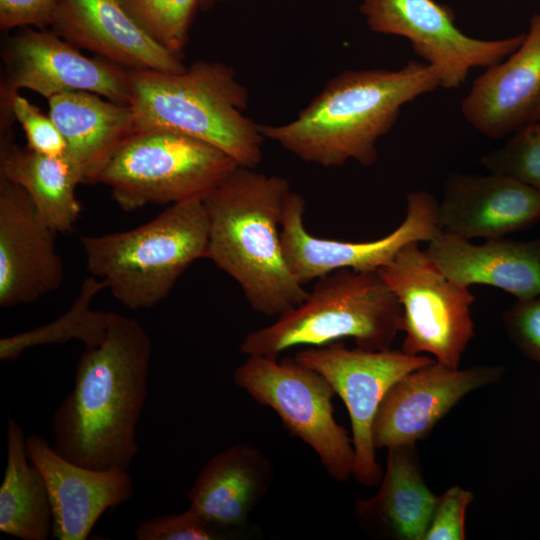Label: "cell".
<instances>
[{"mask_svg": "<svg viewBox=\"0 0 540 540\" xmlns=\"http://www.w3.org/2000/svg\"><path fill=\"white\" fill-rule=\"evenodd\" d=\"M359 12L373 32L408 39L414 53L436 70L445 89L458 88L473 68L501 62L525 38V34L473 38L456 27L448 7L434 0H362Z\"/></svg>", "mask_w": 540, "mask_h": 540, "instance_id": "obj_11", "label": "cell"}, {"mask_svg": "<svg viewBox=\"0 0 540 540\" xmlns=\"http://www.w3.org/2000/svg\"><path fill=\"white\" fill-rule=\"evenodd\" d=\"M287 179L237 166L204 199L207 259L240 286L251 308L279 316L308 291L289 270L281 243Z\"/></svg>", "mask_w": 540, "mask_h": 540, "instance_id": "obj_3", "label": "cell"}, {"mask_svg": "<svg viewBox=\"0 0 540 540\" xmlns=\"http://www.w3.org/2000/svg\"><path fill=\"white\" fill-rule=\"evenodd\" d=\"M31 462L47 485L52 509V537L86 540L103 513L133 498L128 470H96L61 456L45 438H26Z\"/></svg>", "mask_w": 540, "mask_h": 540, "instance_id": "obj_16", "label": "cell"}, {"mask_svg": "<svg viewBox=\"0 0 540 540\" xmlns=\"http://www.w3.org/2000/svg\"><path fill=\"white\" fill-rule=\"evenodd\" d=\"M152 342L136 319L109 312L105 340L85 348L74 386L52 416L54 449L78 465L128 470L148 394Z\"/></svg>", "mask_w": 540, "mask_h": 540, "instance_id": "obj_1", "label": "cell"}, {"mask_svg": "<svg viewBox=\"0 0 540 540\" xmlns=\"http://www.w3.org/2000/svg\"><path fill=\"white\" fill-rule=\"evenodd\" d=\"M378 491L354 504L355 520L375 539L424 540L438 496L425 482L416 443L387 448Z\"/></svg>", "mask_w": 540, "mask_h": 540, "instance_id": "obj_22", "label": "cell"}, {"mask_svg": "<svg viewBox=\"0 0 540 540\" xmlns=\"http://www.w3.org/2000/svg\"><path fill=\"white\" fill-rule=\"evenodd\" d=\"M294 358L320 373L344 402L352 427L353 476L362 485H378L383 473L376 460L372 427L380 404L396 381L435 359L402 349H349L337 341L302 350Z\"/></svg>", "mask_w": 540, "mask_h": 540, "instance_id": "obj_10", "label": "cell"}, {"mask_svg": "<svg viewBox=\"0 0 540 540\" xmlns=\"http://www.w3.org/2000/svg\"><path fill=\"white\" fill-rule=\"evenodd\" d=\"M55 232L26 191L0 175V306L30 304L55 290L64 265Z\"/></svg>", "mask_w": 540, "mask_h": 540, "instance_id": "obj_15", "label": "cell"}, {"mask_svg": "<svg viewBox=\"0 0 540 540\" xmlns=\"http://www.w3.org/2000/svg\"><path fill=\"white\" fill-rule=\"evenodd\" d=\"M0 175L21 186L55 233L70 232L79 220L76 188L83 183L74 161L50 156L14 143L0 152Z\"/></svg>", "mask_w": 540, "mask_h": 540, "instance_id": "obj_24", "label": "cell"}, {"mask_svg": "<svg viewBox=\"0 0 540 540\" xmlns=\"http://www.w3.org/2000/svg\"><path fill=\"white\" fill-rule=\"evenodd\" d=\"M106 288L105 283L91 275L84 279L79 294L69 310L59 318L32 329L5 336L0 339V359L15 361L27 349L64 344L78 340L85 348H94L105 340L109 312L90 307L95 296Z\"/></svg>", "mask_w": 540, "mask_h": 540, "instance_id": "obj_26", "label": "cell"}, {"mask_svg": "<svg viewBox=\"0 0 540 540\" xmlns=\"http://www.w3.org/2000/svg\"><path fill=\"white\" fill-rule=\"evenodd\" d=\"M305 207L303 196L292 191L286 201L280 232L286 264L302 285L339 269L378 271L406 244L429 242L442 232L438 202L426 190L408 194L405 218L394 231L366 242L313 236L304 226Z\"/></svg>", "mask_w": 540, "mask_h": 540, "instance_id": "obj_12", "label": "cell"}, {"mask_svg": "<svg viewBox=\"0 0 540 540\" xmlns=\"http://www.w3.org/2000/svg\"><path fill=\"white\" fill-rule=\"evenodd\" d=\"M539 120H540V103L535 109V111L533 112L530 121H539Z\"/></svg>", "mask_w": 540, "mask_h": 540, "instance_id": "obj_35", "label": "cell"}, {"mask_svg": "<svg viewBox=\"0 0 540 540\" xmlns=\"http://www.w3.org/2000/svg\"><path fill=\"white\" fill-rule=\"evenodd\" d=\"M474 494L458 485L438 496L424 540L466 539L465 516Z\"/></svg>", "mask_w": 540, "mask_h": 540, "instance_id": "obj_32", "label": "cell"}, {"mask_svg": "<svg viewBox=\"0 0 540 540\" xmlns=\"http://www.w3.org/2000/svg\"><path fill=\"white\" fill-rule=\"evenodd\" d=\"M235 535L209 523L189 508L180 514L145 519L135 528L138 540H221Z\"/></svg>", "mask_w": 540, "mask_h": 540, "instance_id": "obj_29", "label": "cell"}, {"mask_svg": "<svg viewBox=\"0 0 540 540\" xmlns=\"http://www.w3.org/2000/svg\"><path fill=\"white\" fill-rule=\"evenodd\" d=\"M1 59L0 92L28 89L49 100L66 92L87 91L130 104V70L101 57L83 55L52 29H16L2 42Z\"/></svg>", "mask_w": 540, "mask_h": 540, "instance_id": "obj_13", "label": "cell"}, {"mask_svg": "<svg viewBox=\"0 0 540 540\" xmlns=\"http://www.w3.org/2000/svg\"><path fill=\"white\" fill-rule=\"evenodd\" d=\"M540 103V12L519 48L479 75L461 101L465 120L490 139L528 123Z\"/></svg>", "mask_w": 540, "mask_h": 540, "instance_id": "obj_19", "label": "cell"}, {"mask_svg": "<svg viewBox=\"0 0 540 540\" xmlns=\"http://www.w3.org/2000/svg\"><path fill=\"white\" fill-rule=\"evenodd\" d=\"M238 165L202 140L164 129L137 130L115 152L96 183L125 211L203 200Z\"/></svg>", "mask_w": 540, "mask_h": 540, "instance_id": "obj_7", "label": "cell"}, {"mask_svg": "<svg viewBox=\"0 0 540 540\" xmlns=\"http://www.w3.org/2000/svg\"><path fill=\"white\" fill-rule=\"evenodd\" d=\"M204 0H119L125 11L160 45L181 55Z\"/></svg>", "mask_w": 540, "mask_h": 540, "instance_id": "obj_27", "label": "cell"}, {"mask_svg": "<svg viewBox=\"0 0 540 540\" xmlns=\"http://www.w3.org/2000/svg\"><path fill=\"white\" fill-rule=\"evenodd\" d=\"M480 163L490 173L509 176L540 192V120L520 127L502 147L485 153Z\"/></svg>", "mask_w": 540, "mask_h": 540, "instance_id": "obj_28", "label": "cell"}, {"mask_svg": "<svg viewBox=\"0 0 540 540\" xmlns=\"http://www.w3.org/2000/svg\"><path fill=\"white\" fill-rule=\"evenodd\" d=\"M237 0H204L201 6V11H208L219 3L232 2Z\"/></svg>", "mask_w": 540, "mask_h": 540, "instance_id": "obj_34", "label": "cell"}, {"mask_svg": "<svg viewBox=\"0 0 540 540\" xmlns=\"http://www.w3.org/2000/svg\"><path fill=\"white\" fill-rule=\"evenodd\" d=\"M443 232L471 240L493 239L540 220V192L506 175L451 173L438 202Z\"/></svg>", "mask_w": 540, "mask_h": 540, "instance_id": "obj_17", "label": "cell"}, {"mask_svg": "<svg viewBox=\"0 0 540 540\" xmlns=\"http://www.w3.org/2000/svg\"><path fill=\"white\" fill-rule=\"evenodd\" d=\"M49 116L78 166L83 183L94 184L120 146L137 131L130 105L87 91L58 94L48 100Z\"/></svg>", "mask_w": 540, "mask_h": 540, "instance_id": "obj_23", "label": "cell"}, {"mask_svg": "<svg viewBox=\"0 0 540 540\" xmlns=\"http://www.w3.org/2000/svg\"><path fill=\"white\" fill-rule=\"evenodd\" d=\"M60 0H0V29L9 32L21 27H50Z\"/></svg>", "mask_w": 540, "mask_h": 540, "instance_id": "obj_33", "label": "cell"}, {"mask_svg": "<svg viewBox=\"0 0 540 540\" xmlns=\"http://www.w3.org/2000/svg\"><path fill=\"white\" fill-rule=\"evenodd\" d=\"M402 317L400 302L378 271L339 269L316 279L307 297L274 323L250 332L240 351L277 359L292 347L347 337L363 350H388Z\"/></svg>", "mask_w": 540, "mask_h": 540, "instance_id": "obj_6", "label": "cell"}, {"mask_svg": "<svg viewBox=\"0 0 540 540\" xmlns=\"http://www.w3.org/2000/svg\"><path fill=\"white\" fill-rule=\"evenodd\" d=\"M425 252L448 278L468 287L488 285L517 299L540 295V238L500 237L473 244L442 231L428 242Z\"/></svg>", "mask_w": 540, "mask_h": 540, "instance_id": "obj_20", "label": "cell"}, {"mask_svg": "<svg viewBox=\"0 0 540 540\" xmlns=\"http://www.w3.org/2000/svg\"><path fill=\"white\" fill-rule=\"evenodd\" d=\"M439 87L436 70L414 60L396 70H346L292 121L258 128L307 163L340 167L354 160L371 166L378 159V140L393 128L402 106Z\"/></svg>", "mask_w": 540, "mask_h": 540, "instance_id": "obj_2", "label": "cell"}, {"mask_svg": "<svg viewBox=\"0 0 540 540\" xmlns=\"http://www.w3.org/2000/svg\"><path fill=\"white\" fill-rule=\"evenodd\" d=\"M130 81L129 105L137 130L191 136L247 168L255 169L262 161L264 137L245 115L249 93L232 67L200 60L178 73L130 70Z\"/></svg>", "mask_w": 540, "mask_h": 540, "instance_id": "obj_4", "label": "cell"}, {"mask_svg": "<svg viewBox=\"0 0 540 540\" xmlns=\"http://www.w3.org/2000/svg\"><path fill=\"white\" fill-rule=\"evenodd\" d=\"M209 225L203 200L166 206L136 228L83 236L81 244L91 275L132 310L164 300L181 275L206 258Z\"/></svg>", "mask_w": 540, "mask_h": 540, "instance_id": "obj_5", "label": "cell"}, {"mask_svg": "<svg viewBox=\"0 0 540 540\" xmlns=\"http://www.w3.org/2000/svg\"><path fill=\"white\" fill-rule=\"evenodd\" d=\"M50 27L76 48L128 70L178 73L187 68L181 55L154 40L119 0H60Z\"/></svg>", "mask_w": 540, "mask_h": 540, "instance_id": "obj_18", "label": "cell"}, {"mask_svg": "<svg viewBox=\"0 0 540 540\" xmlns=\"http://www.w3.org/2000/svg\"><path fill=\"white\" fill-rule=\"evenodd\" d=\"M237 387L270 407L294 436L309 445L327 473L344 482L353 475L355 453L347 430L334 417L335 391L317 371L295 358L249 355L233 374Z\"/></svg>", "mask_w": 540, "mask_h": 540, "instance_id": "obj_9", "label": "cell"}, {"mask_svg": "<svg viewBox=\"0 0 540 540\" xmlns=\"http://www.w3.org/2000/svg\"><path fill=\"white\" fill-rule=\"evenodd\" d=\"M403 310L402 350L429 353L451 368H459L463 353L475 335L469 287L448 278L419 242L406 244L378 270Z\"/></svg>", "mask_w": 540, "mask_h": 540, "instance_id": "obj_8", "label": "cell"}, {"mask_svg": "<svg viewBox=\"0 0 540 540\" xmlns=\"http://www.w3.org/2000/svg\"><path fill=\"white\" fill-rule=\"evenodd\" d=\"M503 367L451 368L436 360L404 375L384 396L372 439L376 449L416 443L467 394L497 382Z\"/></svg>", "mask_w": 540, "mask_h": 540, "instance_id": "obj_14", "label": "cell"}, {"mask_svg": "<svg viewBox=\"0 0 540 540\" xmlns=\"http://www.w3.org/2000/svg\"><path fill=\"white\" fill-rule=\"evenodd\" d=\"M273 475V463L259 448L245 443L228 447L200 470L187 493L189 509L236 533L269 491Z\"/></svg>", "mask_w": 540, "mask_h": 540, "instance_id": "obj_21", "label": "cell"}, {"mask_svg": "<svg viewBox=\"0 0 540 540\" xmlns=\"http://www.w3.org/2000/svg\"><path fill=\"white\" fill-rule=\"evenodd\" d=\"M0 531L21 540L52 535V509L46 482L31 462L21 425L9 417L7 461L0 486Z\"/></svg>", "mask_w": 540, "mask_h": 540, "instance_id": "obj_25", "label": "cell"}, {"mask_svg": "<svg viewBox=\"0 0 540 540\" xmlns=\"http://www.w3.org/2000/svg\"><path fill=\"white\" fill-rule=\"evenodd\" d=\"M511 343L526 357L540 364V295L517 299L502 315Z\"/></svg>", "mask_w": 540, "mask_h": 540, "instance_id": "obj_31", "label": "cell"}, {"mask_svg": "<svg viewBox=\"0 0 540 540\" xmlns=\"http://www.w3.org/2000/svg\"><path fill=\"white\" fill-rule=\"evenodd\" d=\"M4 94L10 96L13 115L25 133L27 147L50 156L67 154L66 141L49 115H44L20 92Z\"/></svg>", "mask_w": 540, "mask_h": 540, "instance_id": "obj_30", "label": "cell"}]
</instances>
